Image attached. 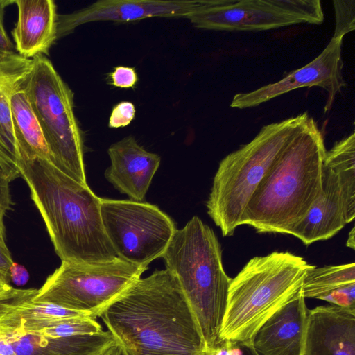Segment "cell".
Returning <instances> with one entry per match:
<instances>
[{"mask_svg": "<svg viewBox=\"0 0 355 355\" xmlns=\"http://www.w3.org/2000/svg\"><path fill=\"white\" fill-rule=\"evenodd\" d=\"M3 336H4L3 334H0V339H1V338H3Z\"/></svg>", "mask_w": 355, "mask_h": 355, "instance_id": "cell-38", "label": "cell"}, {"mask_svg": "<svg viewBox=\"0 0 355 355\" xmlns=\"http://www.w3.org/2000/svg\"><path fill=\"white\" fill-rule=\"evenodd\" d=\"M34 295L0 302V334H36L69 318L89 316L53 304L35 302L31 300Z\"/></svg>", "mask_w": 355, "mask_h": 355, "instance_id": "cell-19", "label": "cell"}, {"mask_svg": "<svg viewBox=\"0 0 355 355\" xmlns=\"http://www.w3.org/2000/svg\"><path fill=\"white\" fill-rule=\"evenodd\" d=\"M204 355H243V351L238 343L220 340L213 347L207 349Z\"/></svg>", "mask_w": 355, "mask_h": 355, "instance_id": "cell-31", "label": "cell"}, {"mask_svg": "<svg viewBox=\"0 0 355 355\" xmlns=\"http://www.w3.org/2000/svg\"><path fill=\"white\" fill-rule=\"evenodd\" d=\"M0 355H17L14 347L6 335L0 339Z\"/></svg>", "mask_w": 355, "mask_h": 355, "instance_id": "cell-34", "label": "cell"}, {"mask_svg": "<svg viewBox=\"0 0 355 355\" xmlns=\"http://www.w3.org/2000/svg\"><path fill=\"white\" fill-rule=\"evenodd\" d=\"M6 338L17 355H101L115 345L107 331L70 336L30 334Z\"/></svg>", "mask_w": 355, "mask_h": 355, "instance_id": "cell-20", "label": "cell"}, {"mask_svg": "<svg viewBox=\"0 0 355 355\" xmlns=\"http://www.w3.org/2000/svg\"><path fill=\"white\" fill-rule=\"evenodd\" d=\"M135 115V107L132 103L120 102L112 108L108 125L111 128L125 127L133 120Z\"/></svg>", "mask_w": 355, "mask_h": 355, "instance_id": "cell-26", "label": "cell"}, {"mask_svg": "<svg viewBox=\"0 0 355 355\" xmlns=\"http://www.w3.org/2000/svg\"><path fill=\"white\" fill-rule=\"evenodd\" d=\"M110 84L120 88H133L138 80L133 67L117 66L108 74Z\"/></svg>", "mask_w": 355, "mask_h": 355, "instance_id": "cell-27", "label": "cell"}, {"mask_svg": "<svg viewBox=\"0 0 355 355\" xmlns=\"http://www.w3.org/2000/svg\"><path fill=\"white\" fill-rule=\"evenodd\" d=\"M241 347L243 351V355H259L252 345L241 346Z\"/></svg>", "mask_w": 355, "mask_h": 355, "instance_id": "cell-36", "label": "cell"}, {"mask_svg": "<svg viewBox=\"0 0 355 355\" xmlns=\"http://www.w3.org/2000/svg\"><path fill=\"white\" fill-rule=\"evenodd\" d=\"M161 257L180 286L206 348L213 347L220 341L232 280L214 232L194 216L176 230Z\"/></svg>", "mask_w": 355, "mask_h": 355, "instance_id": "cell-4", "label": "cell"}, {"mask_svg": "<svg viewBox=\"0 0 355 355\" xmlns=\"http://www.w3.org/2000/svg\"><path fill=\"white\" fill-rule=\"evenodd\" d=\"M10 178L0 168V243L6 245L5 241L4 217L12 205L10 193Z\"/></svg>", "mask_w": 355, "mask_h": 355, "instance_id": "cell-25", "label": "cell"}, {"mask_svg": "<svg viewBox=\"0 0 355 355\" xmlns=\"http://www.w3.org/2000/svg\"><path fill=\"white\" fill-rule=\"evenodd\" d=\"M103 331L101 324L95 318L89 316H76L64 319L57 324L36 334L57 337L94 334Z\"/></svg>", "mask_w": 355, "mask_h": 355, "instance_id": "cell-23", "label": "cell"}, {"mask_svg": "<svg viewBox=\"0 0 355 355\" xmlns=\"http://www.w3.org/2000/svg\"><path fill=\"white\" fill-rule=\"evenodd\" d=\"M201 3L202 0H101L72 13L58 15V39L89 22H128L156 17L188 18Z\"/></svg>", "mask_w": 355, "mask_h": 355, "instance_id": "cell-12", "label": "cell"}, {"mask_svg": "<svg viewBox=\"0 0 355 355\" xmlns=\"http://www.w3.org/2000/svg\"><path fill=\"white\" fill-rule=\"evenodd\" d=\"M14 261L6 245L0 243V272L10 282V270Z\"/></svg>", "mask_w": 355, "mask_h": 355, "instance_id": "cell-32", "label": "cell"}, {"mask_svg": "<svg viewBox=\"0 0 355 355\" xmlns=\"http://www.w3.org/2000/svg\"><path fill=\"white\" fill-rule=\"evenodd\" d=\"M147 268L119 257L93 264L62 261L31 300L86 313L96 319Z\"/></svg>", "mask_w": 355, "mask_h": 355, "instance_id": "cell-8", "label": "cell"}, {"mask_svg": "<svg viewBox=\"0 0 355 355\" xmlns=\"http://www.w3.org/2000/svg\"><path fill=\"white\" fill-rule=\"evenodd\" d=\"M354 227H353L351 232L349 234L348 239L347 240L346 245L353 250H354L355 247V239H354Z\"/></svg>", "mask_w": 355, "mask_h": 355, "instance_id": "cell-35", "label": "cell"}, {"mask_svg": "<svg viewBox=\"0 0 355 355\" xmlns=\"http://www.w3.org/2000/svg\"><path fill=\"white\" fill-rule=\"evenodd\" d=\"M187 19L198 28L226 31H260L298 24H320L319 0H202Z\"/></svg>", "mask_w": 355, "mask_h": 355, "instance_id": "cell-10", "label": "cell"}, {"mask_svg": "<svg viewBox=\"0 0 355 355\" xmlns=\"http://www.w3.org/2000/svg\"><path fill=\"white\" fill-rule=\"evenodd\" d=\"M324 163L338 174L350 221L355 218V134L336 142L326 151Z\"/></svg>", "mask_w": 355, "mask_h": 355, "instance_id": "cell-21", "label": "cell"}, {"mask_svg": "<svg viewBox=\"0 0 355 355\" xmlns=\"http://www.w3.org/2000/svg\"><path fill=\"white\" fill-rule=\"evenodd\" d=\"M10 280L17 286L24 285L29 279V274L26 268L15 262L10 270Z\"/></svg>", "mask_w": 355, "mask_h": 355, "instance_id": "cell-33", "label": "cell"}, {"mask_svg": "<svg viewBox=\"0 0 355 355\" xmlns=\"http://www.w3.org/2000/svg\"><path fill=\"white\" fill-rule=\"evenodd\" d=\"M18 17L12 31L17 53L27 59L48 55L58 39L57 6L53 0H14Z\"/></svg>", "mask_w": 355, "mask_h": 355, "instance_id": "cell-18", "label": "cell"}, {"mask_svg": "<svg viewBox=\"0 0 355 355\" xmlns=\"http://www.w3.org/2000/svg\"><path fill=\"white\" fill-rule=\"evenodd\" d=\"M33 66V59L17 53L0 58V168L11 181L21 175L10 101L22 89Z\"/></svg>", "mask_w": 355, "mask_h": 355, "instance_id": "cell-17", "label": "cell"}, {"mask_svg": "<svg viewBox=\"0 0 355 355\" xmlns=\"http://www.w3.org/2000/svg\"><path fill=\"white\" fill-rule=\"evenodd\" d=\"M101 215L118 257L141 266L162 257L177 230L168 215L148 202L101 198Z\"/></svg>", "mask_w": 355, "mask_h": 355, "instance_id": "cell-9", "label": "cell"}, {"mask_svg": "<svg viewBox=\"0 0 355 355\" xmlns=\"http://www.w3.org/2000/svg\"><path fill=\"white\" fill-rule=\"evenodd\" d=\"M321 300L341 307L355 308V284L334 291Z\"/></svg>", "mask_w": 355, "mask_h": 355, "instance_id": "cell-28", "label": "cell"}, {"mask_svg": "<svg viewBox=\"0 0 355 355\" xmlns=\"http://www.w3.org/2000/svg\"><path fill=\"white\" fill-rule=\"evenodd\" d=\"M33 60L22 89L47 144L51 163L87 185L83 132L74 113L73 92L45 55Z\"/></svg>", "mask_w": 355, "mask_h": 355, "instance_id": "cell-7", "label": "cell"}, {"mask_svg": "<svg viewBox=\"0 0 355 355\" xmlns=\"http://www.w3.org/2000/svg\"><path fill=\"white\" fill-rule=\"evenodd\" d=\"M326 151L323 135L308 115L253 193L242 225L290 234L320 194Z\"/></svg>", "mask_w": 355, "mask_h": 355, "instance_id": "cell-3", "label": "cell"}, {"mask_svg": "<svg viewBox=\"0 0 355 355\" xmlns=\"http://www.w3.org/2000/svg\"><path fill=\"white\" fill-rule=\"evenodd\" d=\"M313 266L288 252L252 258L231 280L220 340L252 345L266 320L301 291Z\"/></svg>", "mask_w": 355, "mask_h": 355, "instance_id": "cell-5", "label": "cell"}, {"mask_svg": "<svg viewBox=\"0 0 355 355\" xmlns=\"http://www.w3.org/2000/svg\"><path fill=\"white\" fill-rule=\"evenodd\" d=\"M355 284V263L313 266L307 272L302 288L304 298L321 300L330 293Z\"/></svg>", "mask_w": 355, "mask_h": 355, "instance_id": "cell-22", "label": "cell"}, {"mask_svg": "<svg viewBox=\"0 0 355 355\" xmlns=\"http://www.w3.org/2000/svg\"><path fill=\"white\" fill-rule=\"evenodd\" d=\"M308 115L304 112L263 126L252 140L220 161L206 207L224 236L242 225L253 193Z\"/></svg>", "mask_w": 355, "mask_h": 355, "instance_id": "cell-6", "label": "cell"}, {"mask_svg": "<svg viewBox=\"0 0 355 355\" xmlns=\"http://www.w3.org/2000/svg\"><path fill=\"white\" fill-rule=\"evenodd\" d=\"M301 291L259 328L252 345L259 355H304L309 309Z\"/></svg>", "mask_w": 355, "mask_h": 355, "instance_id": "cell-16", "label": "cell"}, {"mask_svg": "<svg viewBox=\"0 0 355 355\" xmlns=\"http://www.w3.org/2000/svg\"><path fill=\"white\" fill-rule=\"evenodd\" d=\"M304 355H355V308L309 309Z\"/></svg>", "mask_w": 355, "mask_h": 355, "instance_id": "cell-14", "label": "cell"}, {"mask_svg": "<svg viewBox=\"0 0 355 355\" xmlns=\"http://www.w3.org/2000/svg\"><path fill=\"white\" fill-rule=\"evenodd\" d=\"M101 355H122L119 348L116 345H113L109 349H107L105 352L102 354Z\"/></svg>", "mask_w": 355, "mask_h": 355, "instance_id": "cell-37", "label": "cell"}, {"mask_svg": "<svg viewBox=\"0 0 355 355\" xmlns=\"http://www.w3.org/2000/svg\"><path fill=\"white\" fill-rule=\"evenodd\" d=\"M343 40L332 37L322 53L309 64L291 71L277 82L249 92L235 94L230 106L237 109L253 107L292 90L316 86L328 93L324 106V112H328L336 95L346 85L343 76Z\"/></svg>", "mask_w": 355, "mask_h": 355, "instance_id": "cell-11", "label": "cell"}, {"mask_svg": "<svg viewBox=\"0 0 355 355\" xmlns=\"http://www.w3.org/2000/svg\"><path fill=\"white\" fill-rule=\"evenodd\" d=\"M336 26L334 37H342L354 30L355 1H333Z\"/></svg>", "mask_w": 355, "mask_h": 355, "instance_id": "cell-24", "label": "cell"}, {"mask_svg": "<svg viewBox=\"0 0 355 355\" xmlns=\"http://www.w3.org/2000/svg\"><path fill=\"white\" fill-rule=\"evenodd\" d=\"M37 290L16 289L11 286L9 282L0 272V302L8 301L16 298H20L32 295L36 293Z\"/></svg>", "mask_w": 355, "mask_h": 355, "instance_id": "cell-30", "label": "cell"}, {"mask_svg": "<svg viewBox=\"0 0 355 355\" xmlns=\"http://www.w3.org/2000/svg\"><path fill=\"white\" fill-rule=\"evenodd\" d=\"M14 3V0H0V58L16 53L15 46L8 37L4 26L6 8Z\"/></svg>", "mask_w": 355, "mask_h": 355, "instance_id": "cell-29", "label": "cell"}, {"mask_svg": "<svg viewBox=\"0 0 355 355\" xmlns=\"http://www.w3.org/2000/svg\"><path fill=\"white\" fill-rule=\"evenodd\" d=\"M20 175L62 261L100 263L118 257L103 227L101 199L49 161L19 158Z\"/></svg>", "mask_w": 355, "mask_h": 355, "instance_id": "cell-2", "label": "cell"}, {"mask_svg": "<svg viewBox=\"0 0 355 355\" xmlns=\"http://www.w3.org/2000/svg\"><path fill=\"white\" fill-rule=\"evenodd\" d=\"M111 164L105 177L131 200L142 202L157 171L161 159L146 150L132 136L112 144L107 150Z\"/></svg>", "mask_w": 355, "mask_h": 355, "instance_id": "cell-13", "label": "cell"}, {"mask_svg": "<svg viewBox=\"0 0 355 355\" xmlns=\"http://www.w3.org/2000/svg\"><path fill=\"white\" fill-rule=\"evenodd\" d=\"M122 355H204L206 345L176 277L139 278L98 316Z\"/></svg>", "mask_w": 355, "mask_h": 355, "instance_id": "cell-1", "label": "cell"}, {"mask_svg": "<svg viewBox=\"0 0 355 355\" xmlns=\"http://www.w3.org/2000/svg\"><path fill=\"white\" fill-rule=\"evenodd\" d=\"M350 222L339 177L323 163L320 194L290 234L309 245L331 238Z\"/></svg>", "mask_w": 355, "mask_h": 355, "instance_id": "cell-15", "label": "cell"}]
</instances>
